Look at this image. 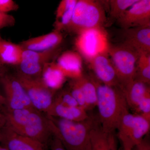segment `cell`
<instances>
[{"instance_id": "cell-1", "label": "cell", "mask_w": 150, "mask_h": 150, "mask_svg": "<svg viewBox=\"0 0 150 150\" xmlns=\"http://www.w3.org/2000/svg\"><path fill=\"white\" fill-rule=\"evenodd\" d=\"M4 118L6 125L12 131L48 147L53 134L49 119L44 113L30 108L8 109Z\"/></svg>"}, {"instance_id": "cell-2", "label": "cell", "mask_w": 150, "mask_h": 150, "mask_svg": "<svg viewBox=\"0 0 150 150\" xmlns=\"http://www.w3.org/2000/svg\"><path fill=\"white\" fill-rule=\"evenodd\" d=\"M90 77L96 88L100 123L105 130L115 132L123 115L129 112L123 91L119 87L105 84L95 76Z\"/></svg>"}, {"instance_id": "cell-3", "label": "cell", "mask_w": 150, "mask_h": 150, "mask_svg": "<svg viewBox=\"0 0 150 150\" xmlns=\"http://www.w3.org/2000/svg\"><path fill=\"white\" fill-rule=\"evenodd\" d=\"M46 115L53 135L66 150H91V131L98 120L90 116L84 121H74Z\"/></svg>"}, {"instance_id": "cell-4", "label": "cell", "mask_w": 150, "mask_h": 150, "mask_svg": "<svg viewBox=\"0 0 150 150\" xmlns=\"http://www.w3.org/2000/svg\"><path fill=\"white\" fill-rule=\"evenodd\" d=\"M105 11L98 0H77L66 29L77 34L84 30L103 27L106 20Z\"/></svg>"}, {"instance_id": "cell-5", "label": "cell", "mask_w": 150, "mask_h": 150, "mask_svg": "<svg viewBox=\"0 0 150 150\" xmlns=\"http://www.w3.org/2000/svg\"><path fill=\"white\" fill-rule=\"evenodd\" d=\"M108 55L122 89L135 79L139 53L131 46L123 43L110 46Z\"/></svg>"}, {"instance_id": "cell-6", "label": "cell", "mask_w": 150, "mask_h": 150, "mask_svg": "<svg viewBox=\"0 0 150 150\" xmlns=\"http://www.w3.org/2000/svg\"><path fill=\"white\" fill-rule=\"evenodd\" d=\"M77 34L75 47L88 62L100 54H108L110 45L103 27L84 30Z\"/></svg>"}, {"instance_id": "cell-7", "label": "cell", "mask_w": 150, "mask_h": 150, "mask_svg": "<svg viewBox=\"0 0 150 150\" xmlns=\"http://www.w3.org/2000/svg\"><path fill=\"white\" fill-rule=\"evenodd\" d=\"M150 119L129 112L123 115L118 125V137L123 150L134 149L149 131Z\"/></svg>"}, {"instance_id": "cell-8", "label": "cell", "mask_w": 150, "mask_h": 150, "mask_svg": "<svg viewBox=\"0 0 150 150\" xmlns=\"http://www.w3.org/2000/svg\"><path fill=\"white\" fill-rule=\"evenodd\" d=\"M15 76L25 90L33 108L46 114L54 102L55 90L48 87L41 77H30L18 72Z\"/></svg>"}, {"instance_id": "cell-9", "label": "cell", "mask_w": 150, "mask_h": 150, "mask_svg": "<svg viewBox=\"0 0 150 150\" xmlns=\"http://www.w3.org/2000/svg\"><path fill=\"white\" fill-rule=\"evenodd\" d=\"M0 76L1 83L4 92L6 107L12 110L23 108L35 109L25 90L16 76L6 74L4 73Z\"/></svg>"}, {"instance_id": "cell-10", "label": "cell", "mask_w": 150, "mask_h": 150, "mask_svg": "<svg viewBox=\"0 0 150 150\" xmlns=\"http://www.w3.org/2000/svg\"><path fill=\"white\" fill-rule=\"evenodd\" d=\"M58 48L43 51L23 49L21 62L18 65V72L30 77H41L44 65L51 62L57 54Z\"/></svg>"}, {"instance_id": "cell-11", "label": "cell", "mask_w": 150, "mask_h": 150, "mask_svg": "<svg viewBox=\"0 0 150 150\" xmlns=\"http://www.w3.org/2000/svg\"><path fill=\"white\" fill-rule=\"evenodd\" d=\"M116 20L124 29L150 26V0H140Z\"/></svg>"}, {"instance_id": "cell-12", "label": "cell", "mask_w": 150, "mask_h": 150, "mask_svg": "<svg viewBox=\"0 0 150 150\" xmlns=\"http://www.w3.org/2000/svg\"><path fill=\"white\" fill-rule=\"evenodd\" d=\"M0 137L4 147L10 150H49L42 143L16 133L4 123Z\"/></svg>"}, {"instance_id": "cell-13", "label": "cell", "mask_w": 150, "mask_h": 150, "mask_svg": "<svg viewBox=\"0 0 150 150\" xmlns=\"http://www.w3.org/2000/svg\"><path fill=\"white\" fill-rule=\"evenodd\" d=\"M88 62L95 76L101 82L120 87L118 76L108 54H100Z\"/></svg>"}, {"instance_id": "cell-14", "label": "cell", "mask_w": 150, "mask_h": 150, "mask_svg": "<svg viewBox=\"0 0 150 150\" xmlns=\"http://www.w3.org/2000/svg\"><path fill=\"white\" fill-rule=\"evenodd\" d=\"M63 40L61 31L54 29L47 34L24 40L20 45L24 50L43 51L59 48Z\"/></svg>"}, {"instance_id": "cell-15", "label": "cell", "mask_w": 150, "mask_h": 150, "mask_svg": "<svg viewBox=\"0 0 150 150\" xmlns=\"http://www.w3.org/2000/svg\"><path fill=\"white\" fill-rule=\"evenodd\" d=\"M123 43L138 52L150 53V26H140L124 29Z\"/></svg>"}, {"instance_id": "cell-16", "label": "cell", "mask_w": 150, "mask_h": 150, "mask_svg": "<svg viewBox=\"0 0 150 150\" xmlns=\"http://www.w3.org/2000/svg\"><path fill=\"white\" fill-rule=\"evenodd\" d=\"M91 150H118L115 132L105 130L98 120L91 131Z\"/></svg>"}, {"instance_id": "cell-17", "label": "cell", "mask_w": 150, "mask_h": 150, "mask_svg": "<svg viewBox=\"0 0 150 150\" xmlns=\"http://www.w3.org/2000/svg\"><path fill=\"white\" fill-rule=\"evenodd\" d=\"M82 57L77 52L66 51L59 56L56 64L66 77L77 79L83 75Z\"/></svg>"}, {"instance_id": "cell-18", "label": "cell", "mask_w": 150, "mask_h": 150, "mask_svg": "<svg viewBox=\"0 0 150 150\" xmlns=\"http://www.w3.org/2000/svg\"><path fill=\"white\" fill-rule=\"evenodd\" d=\"M45 115L74 121H84L89 117L87 110L80 106H66L54 101Z\"/></svg>"}, {"instance_id": "cell-19", "label": "cell", "mask_w": 150, "mask_h": 150, "mask_svg": "<svg viewBox=\"0 0 150 150\" xmlns=\"http://www.w3.org/2000/svg\"><path fill=\"white\" fill-rule=\"evenodd\" d=\"M149 85L134 79L122 89L125 99L129 108L136 111L139 103L150 93Z\"/></svg>"}, {"instance_id": "cell-20", "label": "cell", "mask_w": 150, "mask_h": 150, "mask_svg": "<svg viewBox=\"0 0 150 150\" xmlns=\"http://www.w3.org/2000/svg\"><path fill=\"white\" fill-rule=\"evenodd\" d=\"M66 76L56 63L49 62L43 67L41 78L49 88L56 90L64 83Z\"/></svg>"}, {"instance_id": "cell-21", "label": "cell", "mask_w": 150, "mask_h": 150, "mask_svg": "<svg viewBox=\"0 0 150 150\" xmlns=\"http://www.w3.org/2000/svg\"><path fill=\"white\" fill-rule=\"evenodd\" d=\"M23 51L20 44L1 40L0 43V62L3 64L18 65L21 62Z\"/></svg>"}, {"instance_id": "cell-22", "label": "cell", "mask_w": 150, "mask_h": 150, "mask_svg": "<svg viewBox=\"0 0 150 150\" xmlns=\"http://www.w3.org/2000/svg\"><path fill=\"white\" fill-rule=\"evenodd\" d=\"M77 0H61L56 11L55 30L61 31L69 24Z\"/></svg>"}, {"instance_id": "cell-23", "label": "cell", "mask_w": 150, "mask_h": 150, "mask_svg": "<svg viewBox=\"0 0 150 150\" xmlns=\"http://www.w3.org/2000/svg\"><path fill=\"white\" fill-rule=\"evenodd\" d=\"M72 79L82 92L88 110L96 107L97 100L96 88L90 76H88L83 75L80 77Z\"/></svg>"}, {"instance_id": "cell-24", "label": "cell", "mask_w": 150, "mask_h": 150, "mask_svg": "<svg viewBox=\"0 0 150 150\" xmlns=\"http://www.w3.org/2000/svg\"><path fill=\"white\" fill-rule=\"evenodd\" d=\"M134 79L150 85V53L140 52L139 53Z\"/></svg>"}, {"instance_id": "cell-25", "label": "cell", "mask_w": 150, "mask_h": 150, "mask_svg": "<svg viewBox=\"0 0 150 150\" xmlns=\"http://www.w3.org/2000/svg\"><path fill=\"white\" fill-rule=\"evenodd\" d=\"M140 0H110L109 12L110 16L117 19L124 11Z\"/></svg>"}, {"instance_id": "cell-26", "label": "cell", "mask_w": 150, "mask_h": 150, "mask_svg": "<svg viewBox=\"0 0 150 150\" xmlns=\"http://www.w3.org/2000/svg\"><path fill=\"white\" fill-rule=\"evenodd\" d=\"M54 101L66 106L71 107L79 106L77 102L68 89L62 90L56 95H55Z\"/></svg>"}, {"instance_id": "cell-27", "label": "cell", "mask_w": 150, "mask_h": 150, "mask_svg": "<svg viewBox=\"0 0 150 150\" xmlns=\"http://www.w3.org/2000/svg\"><path fill=\"white\" fill-rule=\"evenodd\" d=\"M68 89L76 100L79 106L84 108L86 110H88L87 105L82 92L72 79L69 84Z\"/></svg>"}, {"instance_id": "cell-28", "label": "cell", "mask_w": 150, "mask_h": 150, "mask_svg": "<svg viewBox=\"0 0 150 150\" xmlns=\"http://www.w3.org/2000/svg\"><path fill=\"white\" fill-rule=\"evenodd\" d=\"M137 112H139L148 119H150V93L146 96L139 103L137 106Z\"/></svg>"}, {"instance_id": "cell-29", "label": "cell", "mask_w": 150, "mask_h": 150, "mask_svg": "<svg viewBox=\"0 0 150 150\" xmlns=\"http://www.w3.org/2000/svg\"><path fill=\"white\" fill-rule=\"evenodd\" d=\"M15 23V18L13 16L0 11V29L11 27L14 25Z\"/></svg>"}, {"instance_id": "cell-30", "label": "cell", "mask_w": 150, "mask_h": 150, "mask_svg": "<svg viewBox=\"0 0 150 150\" xmlns=\"http://www.w3.org/2000/svg\"><path fill=\"white\" fill-rule=\"evenodd\" d=\"M18 6L13 0H0V11L7 13L18 9Z\"/></svg>"}, {"instance_id": "cell-31", "label": "cell", "mask_w": 150, "mask_h": 150, "mask_svg": "<svg viewBox=\"0 0 150 150\" xmlns=\"http://www.w3.org/2000/svg\"><path fill=\"white\" fill-rule=\"evenodd\" d=\"M48 148L49 150H67L60 140L54 135L49 143Z\"/></svg>"}, {"instance_id": "cell-32", "label": "cell", "mask_w": 150, "mask_h": 150, "mask_svg": "<svg viewBox=\"0 0 150 150\" xmlns=\"http://www.w3.org/2000/svg\"><path fill=\"white\" fill-rule=\"evenodd\" d=\"M135 147H137V150H150V144L149 141L144 138Z\"/></svg>"}, {"instance_id": "cell-33", "label": "cell", "mask_w": 150, "mask_h": 150, "mask_svg": "<svg viewBox=\"0 0 150 150\" xmlns=\"http://www.w3.org/2000/svg\"><path fill=\"white\" fill-rule=\"evenodd\" d=\"M102 4L106 11L109 12V4L110 0H98Z\"/></svg>"}, {"instance_id": "cell-34", "label": "cell", "mask_w": 150, "mask_h": 150, "mask_svg": "<svg viewBox=\"0 0 150 150\" xmlns=\"http://www.w3.org/2000/svg\"><path fill=\"white\" fill-rule=\"evenodd\" d=\"M4 67H3V64L1 62H0V75L2 74L4 72Z\"/></svg>"}, {"instance_id": "cell-35", "label": "cell", "mask_w": 150, "mask_h": 150, "mask_svg": "<svg viewBox=\"0 0 150 150\" xmlns=\"http://www.w3.org/2000/svg\"><path fill=\"white\" fill-rule=\"evenodd\" d=\"M0 150H10L4 147H0Z\"/></svg>"}, {"instance_id": "cell-36", "label": "cell", "mask_w": 150, "mask_h": 150, "mask_svg": "<svg viewBox=\"0 0 150 150\" xmlns=\"http://www.w3.org/2000/svg\"><path fill=\"white\" fill-rule=\"evenodd\" d=\"M1 38H0V43H1Z\"/></svg>"}, {"instance_id": "cell-37", "label": "cell", "mask_w": 150, "mask_h": 150, "mask_svg": "<svg viewBox=\"0 0 150 150\" xmlns=\"http://www.w3.org/2000/svg\"><path fill=\"white\" fill-rule=\"evenodd\" d=\"M1 98H0V101H1Z\"/></svg>"}, {"instance_id": "cell-38", "label": "cell", "mask_w": 150, "mask_h": 150, "mask_svg": "<svg viewBox=\"0 0 150 150\" xmlns=\"http://www.w3.org/2000/svg\"><path fill=\"white\" fill-rule=\"evenodd\" d=\"M134 150V149H133V150Z\"/></svg>"}, {"instance_id": "cell-39", "label": "cell", "mask_w": 150, "mask_h": 150, "mask_svg": "<svg viewBox=\"0 0 150 150\" xmlns=\"http://www.w3.org/2000/svg\"><path fill=\"white\" fill-rule=\"evenodd\" d=\"M0 118H1V116H0Z\"/></svg>"}]
</instances>
